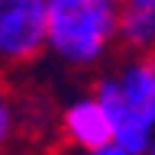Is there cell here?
<instances>
[{
    "mask_svg": "<svg viewBox=\"0 0 155 155\" xmlns=\"http://www.w3.org/2000/svg\"><path fill=\"white\" fill-rule=\"evenodd\" d=\"M48 52L68 68L100 65L120 42L123 0H45Z\"/></svg>",
    "mask_w": 155,
    "mask_h": 155,
    "instance_id": "cell-1",
    "label": "cell"
},
{
    "mask_svg": "<svg viewBox=\"0 0 155 155\" xmlns=\"http://www.w3.org/2000/svg\"><path fill=\"white\" fill-rule=\"evenodd\" d=\"M113 123V142L129 155H149L155 129V71L145 55L129 58L120 71L94 81L91 91Z\"/></svg>",
    "mask_w": 155,
    "mask_h": 155,
    "instance_id": "cell-2",
    "label": "cell"
},
{
    "mask_svg": "<svg viewBox=\"0 0 155 155\" xmlns=\"http://www.w3.org/2000/svg\"><path fill=\"white\" fill-rule=\"evenodd\" d=\"M48 52L45 0H0V71H16Z\"/></svg>",
    "mask_w": 155,
    "mask_h": 155,
    "instance_id": "cell-3",
    "label": "cell"
},
{
    "mask_svg": "<svg viewBox=\"0 0 155 155\" xmlns=\"http://www.w3.org/2000/svg\"><path fill=\"white\" fill-rule=\"evenodd\" d=\"M58 129H61L68 145L84 149V152H91V155H94L97 149H104V145L113 142V123H110L107 110L97 104L91 94L71 100V104L61 110Z\"/></svg>",
    "mask_w": 155,
    "mask_h": 155,
    "instance_id": "cell-4",
    "label": "cell"
},
{
    "mask_svg": "<svg viewBox=\"0 0 155 155\" xmlns=\"http://www.w3.org/2000/svg\"><path fill=\"white\" fill-rule=\"evenodd\" d=\"M26 133V107L0 71V155H10V149Z\"/></svg>",
    "mask_w": 155,
    "mask_h": 155,
    "instance_id": "cell-5",
    "label": "cell"
},
{
    "mask_svg": "<svg viewBox=\"0 0 155 155\" xmlns=\"http://www.w3.org/2000/svg\"><path fill=\"white\" fill-rule=\"evenodd\" d=\"M120 42L136 52L155 48V10L149 7H123L120 19Z\"/></svg>",
    "mask_w": 155,
    "mask_h": 155,
    "instance_id": "cell-6",
    "label": "cell"
},
{
    "mask_svg": "<svg viewBox=\"0 0 155 155\" xmlns=\"http://www.w3.org/2000/svg\"><path fill=\"white\" fill-rule=\"evenodd\" d=\"M94 155H129V152H126L123 145H116V142H110V145H104V149H97Z\"/></svg>",
    "mask_w": 155,
    "mask_h": 155,
    "instance_id": "cell-7",
    "label": "cell"
},
{
    "mask_svg": "<svg viewBox=\"0 0 155 155\" xmlns=\"http://www.w3.org/2000/svg\"><path fill=\"white\" fill-rule=\"evenodd\" d=\"M123 7H149V10H155V0H123Z\"/></svg>",
    "mask_w": 155,
    "mask_h": 155,
    "instance_id": "cell-8",
    "label": "cell"
},
{
    "mask_svg": "<svg viewBox=\"0 0 155 155\" xmlns=\"http://www.w3.org/2000/svg\"><path fill=\"white\" fill-rule=\"evenodd\" d=\"M145 61H149V65H152V71H155V48H152V52H145Z\"/></svg>",
    "mask_w": 155,
    "mask_h": 155,
    "instance_id": "cell-9",
    "label": "cell"
},
{
    "mask_svg": "<svg viewBox=\"0 0 155 155\" xmlns=\"http://www.w3.org/2000/svg\"><path fill=\"white\" fill-rule=\"evenodd\" d=\"M149 155H155V139H152V145H149Z\"/></svg>",
    "mask_w": 155,
    "mask_h": 155,
    "instance_id": "cell-10",
    "label": "cell"
}]
</instances>
